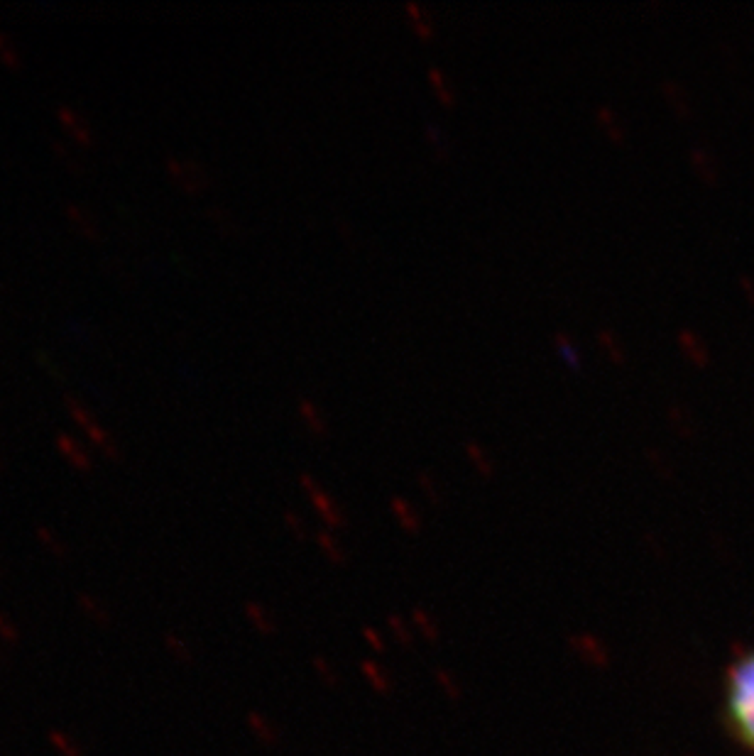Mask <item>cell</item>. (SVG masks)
Masks as SVG:
<instances>
[{
    "instance_id": "5b68a950",
    "label": "cell",
    "mask_w": 754,
    "mask_h": 756,
    "mask_svg": "<svg viewBox=\"0 0 754 756\" xmlns=\"http://www.w3.org/2000/svg\"><path fill=\"white\" fill-rule=\"evenodd\" d=\"M426 83H429L431 93H434L436 103H439L441 108L451 111V108L458 106V98H455L453 86H451L448 76H446V71L441 67H429V69H426Z\"/></svg>"
},
{
    "instance_id": "8992f818",
    "label": "cell",
    "mask_w": 754,
    "mask_h": 756,
    "mask_svg": "<svg viewBox=\"0 0 754 756\" xmlns=\"http://www.w3.org/2000/svg\"><path fill=\"white\" fill-rule=\"evenodd\" d=\"M299 416L311 436H316V439H326V436H329L331 426H329V419H326V411L321 409L319 404H314L311 399H306V397L299 399Z\"/></svg>"
},
{
    "instance_id": "7c38bea8",
    "label": "cell",
    "mask_w": 754,
    "mask_h": 756,
    "mask_svg": "<svg viewBox=\"0 0 754 756\" xmlns=\"http://www.w3.org/2000/svg\"><path fill=\"white\" fill-rule=\"evenodd\" d=\"M0 639H3L5 644H18L20 641V629L15 626V621L10 619L8 614H3V612H0Z\"/></svg>"
},
{
    "instance_id": "8fae6325",
    "label": "cell",
    "mask_w": 754,
    "mask_h": 756,
    "mask_svg": "<svg viewBox=\"0 0 754 756\" xmlns=\"http://www.w3.org/2000/svg\"><path fill=\"white\" fill-rule=\"evenodd\" d=\"M78 610L86 614V619H91L93 624L98 626H111V612L106 610V607H101L96 603V600L91 598V595H78Z\"/></svg>"
},
{
    "instance_id": "9c48e42d",
    "label": "cell",
    "mask_w": 754,
    "mask_h": 756,
    "mask_svg": "<svg viewBox=\"0 0 754 756\" xmlns=\"http://www.w3.org/2000/svg\"><path fill=\"white\" fill-rule=\"evenodd\" d=\"M47 742L52 744V749L57 752L59 756H86V752H83V747L76 742V739L71 737L69 732H64V729H49L47 732Z\"/></svg>"
},
{
    "instance_id": "ba28073f",
    "label": "cell",
    "mask_w": 754,
    "mask_h": 756,
    "mask_svg": "<svg viewBox=\"0 0 754 756\" xmlns=\"http://www.w3.org/2000/svg\"><path fill=\"white\" fill-rule=\"evenodd\" d=\"M424 142L429 145V150L434 152V157L439 162H446L451 157V140L448 132L436 123H426L424 125Z\"/></svg>"
},
{
    "instance_id": "30bf717a",
    "label": "cell",
    "mask_w": 754,
    "mask_h": 756,
    "mask_svg": "<svg viewBox=\"0 0 754 756\" xmlns=\"http://www.w3.org/2000/svg\"><path fill=\"white\" fill-rule=\"evenodd\" d=\"M463 453H465V458H468L470 462H473L475 470H478L480 475L490 477L495 472L493 470V460H490V455H488V448H485L483 444H478V441H465Z\"/></svg>"
},
{
    "instance_id": "6da1fadb",
    "label": "cell",
    "mask_w": 754,
    "mask_h": 756,
    "mask_svg": "<svg viewBox=\"0 0 754 756\" xmlns=\"http://www.w3.org/2000/svg\"><path fill=\"white\" fill-rule=\"evenodd\" d=\"M725 705L732 732L754 749V651L730 673Z\"/></svg>"
},
{
    "instance_id": "52a82bcc",
    "label": "cell",
    "mask_w": 754,
    "mask_h": 756,
    "mask_svg": "<svg viewBox=\"0 0 754 756\" xmlns=\"http://www.w3.org/2000/svg\"><path fill=\"white\" fill-rule=\"evenodd\" d=\"M551 343H554V350H556V355L561 357V362L566 367H570L573 372L583 370V355H580V345L568 336V333L556 331V333H554V338H551Z\"/></svg>"
},
{
    "instance_id": "7a4b0ae2",
    "label": "cell",
    "mask_w": 754,
    "mask_h": 756,
    "mask_svg": "<svg viewBox=\"0 0 754 756\" xmlns=\"http://www.w3.org/2000/svg\"><path fill=\"white\" fill-rule=\"evenodd\" d=\"M593 121H595V128L600 130V135H603L610 145L619 147V145H624V142H627V128H624L619 113L615 111L610 103H600V106L595 108Z\"/></svg>"
},
{
    "instance_id": "3957f363",
    "label": "cell",
    "mask_w": 754,
    "mask_h": 756,
    "mask_svg": "<svg viewBox=\"0 0 754 756\" xmlns=\"http://www.w3.org/2000/svg\"><path fill=\"white\" fill-rule=\"evenodd\" d=\"M404 20L409 25L411 34H414L419 42H431L436 37V22L434 18L429 15V10L424 8L416 0H406L404 3Z\"/></svg>"
},
{
    "instance_id": "277c9868",
    "label": "cell",
    "mask_w": 754,
    "mask_h": 756,
    "mask_svg": "<svg viewBox=\"0 0 754 756\" xmlns=\"http://www.w3.org/2000/svg\"><path fill=\"white\" fill-rule=\"evenodd\" d=\"M595 343H598L603 355L608 357L612 365H617V367L627 365V348H624L622 338L617 336L615 328H608V326L595 328Z\"/></svg>"
}]
</instances>
